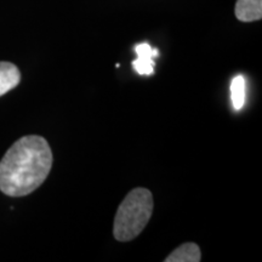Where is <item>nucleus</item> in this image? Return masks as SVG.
<instances>
[{
    "instance_id": "obj_1",
    "label": "nucleus",
    "mask_w": 262,
    "mask_h": 262,
    "mask_svg": "<svg viewBox=\"0 0 262 262\" xmlns=\"http://www.w3.org/2000/svg\"><path fill=\"white\" fill-rule=\"evenodd\" d=\"M52 168V152L41 136L16 141L0 160V191L9 196H25L47 180Z\"/></svg>"
},
{
    "instance_id": "obj_2",
    "label": "nucleus",
    "mask_w": 262,
    "mask_h": 262,
    "mask_svg": "<svg viewBox=\"0 0 262 262\" xmlns=\"http://www.w3.org/2000/svg\"><path fill=\"white\" fill-rule=\"evenodd\" d=\"M153 206L149 189L139 187L127 193L114 219V238L118 242H130L139 237L150 220Z\"/></svg>"
},
{
    "instance_id": "obj_3",
    "label": "nucleus",
    "mask_w": 262,
    "mask_h": 262,
    "mask_svg": "<svg viewBox=\"0 0 262 262\" xmlns=\"http://www.w3.org/2000/svg\"><path fill=\"white\" fill-rule=\"evenodd\" d=\"M137 58L133 62V68L141 75L155 73V58L159 55L158 49L152 48L148 42H141L135 47Z\"/></svg>"
},
{
    "instance_id": "obj_4",
    "label": "nucleus",
    "mask_w": 262,
    "mask_h": 262,
    "mask_svg": "<svg viewBox=\"0 0 262 262\" xmlns=\"http://www.w3.org/2000/svg\"><path fill=\"white\" fill-rule=\"evenodd\" d=\"M234 15L242 22L260 21L262 18V0H237Z\"/></svg>"
},
{
    "instance_id": "obj_5",
    "label": "nucleus",
    "mask_w": 262,
    "mask_h": 262,
    "mask_svg": "<svg viewBox=\"0 0 262 262\" xmlns=\"http://www.w3.org/2000/svg\"><path fill=\"white\" fill-rule=\"evenodd\" d=\"M21 81V73L14 63L0 62V96L15 89Z\"/></svg>"
},
{
    "instance_id": "obj_6",
    "label": "nucleus",
    "mask_w": 262,
    "mask_h": 262,
    "mask_svg": "<svg viewBox=\"0 0 262 262\" xmlns=\"http://www.w3.org/2000/svg\"><path fill=\"white\" fill-rule=\"evenodd\" d=\"M202 260L201 248L195 243H185L176 248L165 262H199Z\"/></svg>"
},
{
    "instance_id": "obj_7",
    "label": "nucleus",
    "mask_w": 262,
    "mask_h": 262,
    "mask_svg": "<svg viewBox=\"0 0 262 262\" xmlns=\"http://www.w3.org/2000/svg\"><path fill=\"white\" fill-rule=\"evenodd\" d=\"M231 98L235 111H241L245 103V79L243 75H237L231 83Z\"/></svg>"
}]
</instances>
